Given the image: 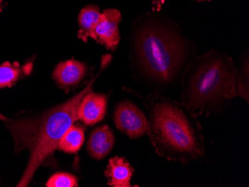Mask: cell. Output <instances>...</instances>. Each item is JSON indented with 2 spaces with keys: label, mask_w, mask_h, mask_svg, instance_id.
Segmentation results:
<instances>
[{
  "label": "cell",
  "mask_w": 249,
  "mask_h": 187,
  "mask_svg": "<svg viewBox=\"0 0 249 187\" xmlns=\"http://www.w3.org/2000/svg\"><path fill=\"white\" fill-rule=\"evenodd\" d=\"M46 186L47 187H77L78 178L70 173H56L51 176Z\"/></svg>",
  "instance_id": "9a60e30c"
},
{
  "label": "cell",
  "mask_w": 249,
  "mask_h": 187,
  "mask_svg": "<svg viewBox=\"0 0 249 187\" xmlns=\"http://www.w3.org/2000/svg\"><path fill=\"white\" fill-rule=\"evenodd\" d=\"M236 96L249 102V54H243L240 68L236 69Z\"/></svg>",
  "instance_id": "5bb4252c"
},
{
  "label": "cell",
  "mask_w": 249,
  "mask_h": 187,
  "mask_svg": "<svg viewBox=\"0 0 249 187\" xmlns=\"http://www.w3.org/2000/svg\"><path fill=\"white\" fill-rule=\"evenodd\" d=\"M87 72L88 67L85 63L71 59L58 64L53 71V77L57 85L68 93L82 82Z\"/></svg>",
  "instance_id": "52a82bcc"
},
{
  "label": "cell",
  "mask_w": 249,
  "mask_h": 187,
  "mask_svg": "<svg viewBox=\"0 0 249 187\" xmlns=\"http://www.w3.org/2000/svg\"><path fill=\"white\" fill-rule=\"evenodd\" d=\"M236 80L233 59L211 50L192 60L180 82V102L197 116L218 114L236 97Z\"/></svg>",
  "instance_id": "277c9868"
},
{
  "label": "cell",
  "mask_w": 249,
  "mask_h": 187,
  "mask_svg": "<svg viewBox=\"0 0 249 187\" xmlns=\"http://www.w3.org/2000/svg\"><path fill=\"white\" fill-rule=\"evenodd\" d=\"M85 128L80 124L72 125L60 139L58 149L67 153H75L85 142Z\"/></svg>",
  "instance_id": "4fadbf2b"
},
{
  "label": "cell",
  "mask_w": 249,
  "mask_h": 187,
  "mask_svg": "<svg viewBox=\"0 0 249 187\" xmlns=\"http://www.w3.org/2000/svg\"><path fill=\"white\" fill-rule=\"evenodd\" d=\"M148 135L158 155L183 164L205 153V139L198 116L181 102L152 93L145 102Z\"/></svg>",
  "instance_id": "3957f363"
},
{
  "label": "cell",
  "mask_w": 249,
  "mask_h": 187,
  "mask_svg": "<svg viewBox=\"0 0 249 187\" xmlns=\"http://www.w3.org/2000/svg\"><path fill=\"white\" fill-rule=\"evenodd\" d=\"M121 20V13L118 10L114 8L104 10L95 29L96 41L105 46L107 50H117L120 41L119 25Z\"/></svg>",
  "instance_id": "8992f818"
},
{
  "label": "cell",
  "mask_w": 249,
  "mask_h": 187,
  "mask_svg": "<svg viewBox=\"0 0 249 187\" xmlns=\"http://www.w3.org/2000/svg\"><path fill=\"white\" fill-rule=\"evenodd\" d=\"M114 121L117 129L130 139H138L149 132L148 118L139 107L128 100L117 106Z\"/></svg>",
  "instance_id": "5b68a950"
},
{
  "label": "cell",
  "mask_w": 249,
  "mask_h": 187,
  "mask_svg": "<svg viewBox=\"0 0 249 187\" xmlns=\"http://www.w3.org/2000/svg\"><path fill=\"white\" fill-rule=\"evenodd\" d=\"M33 64L27 63L21 66L19 63L7 62L0 64V89L11 87L19 79H23L32 72Z\"/></svg>",
  "instance_id": "7c38bea8"
},
{
  "label": "cell",
  "mask_w": 249,
  "mask_h": 187,
  "mask_svg": "<svg viewBox=\"0 0 249 187\" xmlns=\"http://www.w3.org/2000/svg\"><path fill=\"white\" fill-rule=\"evenodd\" d=\"M194 1H196V2H211L213 0H194Z\"/></svg>",
  "instance_id": "2e32d148"
},
{
  "label": "cell",
  "mask_w": 249,
  "mask_h": 187,
  "mask_svg": "<svg viewBox=\"0 0 249 187\" xmlns=\"http://www.w3.org/2000/svg\"><path fill=\"white\" fill-rule=\"evenodd\" d=\"M115 144V136L107 125H100L93 130L88 139V153L92 158L100 160L111 152Z\"/></svg>",
  "instance_id": "9c48e42d"
},
{
  "label": "cell",
  "mask_w": 249,
  "mask_h": 187,
  "mask_svg": "<svg viewBox=\"0 0 249 187\" xmlns=\"http://www.w3.org/2000/svg\"><path fill=\"white\" fill-rule=\"evenodd\" d=\"M2 11V8H1V2H0V12Z\"/></svg>",
  "instance_id": "e0dca14e"
},
{
  "label": "cell",
  "mask_w": 249,
  "mask_h": 187,
  "mask_svg": "<svg viewBox=\"0 0 249 187\" xmlns=\"http://www.w3.org/2000/svg\"><path fill=\"white\" fill-rule=\"evenodd\" d=\"M134 170L131 164L123 157H112L109 160L105 171L107 185L113 187H131V180Z\"/></svg>",
  "instance_id": "30bf717a"
},
{
  "label": "cell",
  "mask_w": 249,
  "mask_h": 187,
  "mask_svg": "<svg viewBox=\"0 0 249 187\" xmlns=\"http://www.w3.org/2000/svg\"><path fill=\"white\" fill-rule=\"evenodd\" d=\"M107 96L102 93H88L78 107V120L88 126H93L101 122L107 111Z\"/></svg>",
  "instance_id": "ba28073f"
},
{
  "label": "cell",
  "mask_w": 249,
  "mask_h": 187,
  "mask_svg": "<svg viewBox=\"0 0 249 187\" xmlns=\"http://www.w3.org/2000/svg\"><path fill=\"white\" fill-rule=\"evenodd\" d=\"M112 56L105 54L101 59L97 75L88 82L83 90L62 104H58L40 115L29 118L10 119L0 114V120L9 130L15 142V151L19 153L27 149L29 159L20 181L17 187L29 186L39 167H55L53 157L58 150L61 138L78 119V109L88 93L93 92V85L101 72L110 64Z\"/></svg>",
  "instance_id": "7a4b0ae2"
},
{
  "label": "cell",
  "mask_w": 249,
  "mask_h": 187,
  "mask_svg": "<svg viewBox=\"0 0 249 187\" xmlns=\"http://www.w3.org/2000/svg\"><path fill=\"white\" fill-rule=\"evenodd\" d=\"M197 50L178 23L166 14L146 12L133 23V73L152 93L169 91L180 84Z\"/></svg>",
  "instance_id": "6da1fadb"
},
{
  "label": "cell",
  "mask_w": 249,
  "mask_h": 187,
  "mask_svg": "<svg viewBox=\"0 0 249 187\" xmlns=\"http://www.w3.org/2000/svg\"><path fill=\"white\" fill-rule=\"evenodd\" d=\"M101 12L97 5H89L84 8L78 15V25L79 31L78 37L82 41L87 43L88 38L96 40L95 29L99 23L101 17Z\"/></svg>",
  "instance_id": "8fae6325"
}]
</instances>
